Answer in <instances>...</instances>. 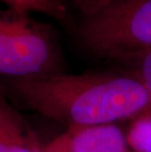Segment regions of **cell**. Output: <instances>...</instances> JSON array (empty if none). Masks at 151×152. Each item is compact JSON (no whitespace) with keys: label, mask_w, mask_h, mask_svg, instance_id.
Segmentation results:
<instances>
[{"label":"cell","mask_w":151,"mask_h":152,"mask_svg":"<svg viewBox=\"0 0 151 152\" xmlns=\"http://www.w3.org/2000/svg\"><path fill=\"white\" fill-rule=\"evenodd\" d=\"M10 89L25 108L68 129L133 120L149 105L142 83L128 71L15 79Z\"/></svg>","instance_id":"obj_1"},{"label":"cell","mask_w":151,"mask_h":152,"mask_svg":"<svg viewBox=\"0 0 151 152\" xmlns=\"http://www.w3.org/2000/svg\"><path fill=\"white\" fill-rule=\"evenodd\" d=\"M54 28L28 13L0 9V75L15 79L66 73Z\"/></svg>","instance_id":"obj_2"},{"label":"cell","mask_w":151,"mask_h":152,"mask_svg":"<svg viewBox=\"0 0 151 152\" xmlns=\"http://www.w3.org/2000/svg\"><path fill=\"white\" fill-rule=\"evenodd\" d=\"M80 41L88 52L119 60L151 50V0H111L79 25Z\"/></svg>","instance_id":"obj_3"},{"label":"cell","mask_w":151,"mask_h":152,"mask_svg":"<svg viewBox=\"0 0 151 152\" xmlns=\"http://www.w3.org/2000/svg\"><path fill=\"white\" fill-rule=\"evenodd\" d=\"M61 138L65 152H131L126 134L114 124L72 127Z\"/></svg>","instance_id":"obj_4"},{"label":"cell","mask_w":151,"mask_h":152,"mask_svg":"<svg viewBox=\"0 0 151 152\" xmlns=\"http://www.w3.org/2000/svg\"><path fill=\"white\" fill-rule=\"evenodd\" d=\"M37 135L0 94V152H41Z\"/></svg>","instance_id":"obj_5"},{"label":"cell","mask_w":151,"mask_h":152,"mask_svg":"<svg viewBox=\"0 0 151 152\" xmlns=\"http://www.w3.org/2000/svg\"><path fill=\"white\" fill-rule=\"evenodd\" d=\"M9 9L23 12H37L70 26L71 19L65 0H0Z\"/></svg>","instance_id":"obj_6"},{"label":"cell","mask_w":151,"mask_h":152,"mask_svg":"<svg viewBox=\"0 0 151 152\" xmlns=\"http://www.w3.org/2000/svg\"><path fill=\"white\" fill-rule=\"evenodd\" d=\"M126 137L131 152H151V113L134 118Z\"/></svg>","instance_id":"obj_7"},{"label":"cell","mask_w":151,"mask_h":152,"mask_svg":"<svg viewBox=\"0 0 151 152\" xmlns=\"http://www.w3.org/2000/svg\"><path fill=\"white\" fill-rule=\"evenodd\" d=\"M128 67V71L133 74L145 88L148 96V110L151 113V50L131 54L119 59Z\"/></svg>","instance_id":"obj_8"},{"label":"cell","mask_w":151,"mask_h":152,"mask_svg":"<svg viewBox=\"0 0 151 152\" xmlns=\"http://www.w3.org/2000/svg\"><path fill=\"white\" fill-rule=\"evenodd\" d=\"M111 0H70L72 5L82 14V17H88L100 10Z\"/></svg>","instance_id":"obj_9"},{"label":"cell","mask_w":151,"mask_h":152,"mask_svg":"<svg viewBox=\"0 0 151 152\" xmlns=\"http://www.w3.org/2000/svg\"><path fill=\"white\" fill-rule=\"evenodd\" d=\"M41 152H65L64 151L61 135H59L58 137L54 138V140L51 142H49V143L44 145Z\"/></svg>","instance_id":"obj_10"}]
</instances>
